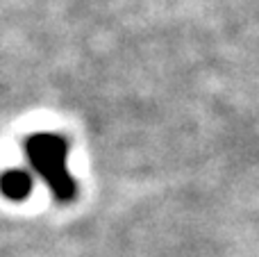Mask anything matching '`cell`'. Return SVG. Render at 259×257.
Masks as SVG:
<instances>
[{
	"instance_id": "6da1fadb",
	"label": "cell",
	"mask_w": 259,
	"mask_h": 257,
	"mask_svg": "<svg viewBox=\"0 0 259 257\" xmlns=\"http://www.w3.org/2000/svg\"><path fill=\"white\" fill-rule=\"evenodd\" d=\"M25 155L34 173L48 185L59 203H71L77 185L68 171V141L57 132H36L25 139Z\"/></svg>"
},
{
	"instance_id": "7a4b0ae2",
	"label": "cell",
	"mask_w": 259,
	"mask_h": 257,
	"mask_svg": "<svg viewBox=\"0 0 259 257\" xmlns=\"http://www.w3.org/2000/svg\"><path fill=\"white\" fill-rule=\"evenodd\" d=\"M0 194L5 198L14 200H25L32 194V176L25 168H12V171H5L0 176Z\"/></svg>"
}]
</instances>
